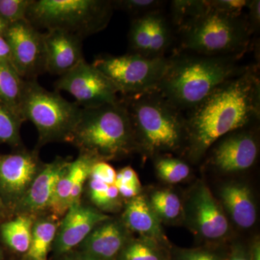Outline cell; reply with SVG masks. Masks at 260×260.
Masks as SVG:
<instances>
[{"mask_svg":"<svg viewBox=\"0 0 260 260\" xmlns=\"http://www.w3.org/2000/svg\"><path fill=\"white\" fill-rule=\"evenodd\" d=\"M191 158H199L223 136L259 120L260 79L257 65L228 80L187 112Z\"/></svg>","mask_w":260,"mask_h":260,"instance_id":"obj_1","label":"cell"},{"mask_svg":"<svg viewBox=\"0 0 260 260\" xmlns=\"http://www.w3.org/2000/svg\"><path fill=\"white\" fill-rule=\"evenodd\" d=\"M240 57L175 54L156 90L168 102L184 113L203 102L222 84L243 73L248 66Z\"/></svg>","mask_w":260,"mask_h":260,"instance_id":"obj_2","label":"cell"},{"mask_svg":"<svg viewBox=\"0 0 260 260\" xmlns=\"http://www.w3.org/2000/svg\"><path fill=\"white\" fill-rule=\"evenodd\" d=\"M68 143L99 161L129 155L138 148L129 113L121 98L113 104L82 109Z\"/></svg>","mask_w":260,"mask_h":260,"instance_id":"obj_3","label":"cell"},{"mask_svg":"<svg viewBox=\"0 0 260 260\" xmlns=\"http://www.w3.org/2000/svg\"><path fill=\"white\" fill-rule=\"evenodd\" d=\"M121 99L129 113L138 148L154 155L177 150L187 139L184 113L156 90Z\"/></svg>","mask_w":260,"mask_h":260,"instance_id":"obj_4","label":"cell"},{"mask_svg":"<svg viewBox=\"0 0 260 260\" xmlns=\"http://www.w3.org/2000/svg\"><path fill=\"white\" fill-rule=\"evenodd\" d=\"M181 34V50L205 56L242 57L251 42L246 16L210 8L186 25Z\"/></svg>","mask_w":260,"mask_h":260,"instance_id":"obj_5","label":"cell"},{"mask_svg":"<svg viewBox=\"0 0 260 260\" xmlns=\"http://www.w3.org/2000/svg\"><path fill=\"white\" fill-rule=\"evenodd\" d=\"M114 10L110 0H32L26 20L39 30H64L84 39L107 28Z\"/></svg>","mask_w":260,"mask_h":260,"instance_id":"obj_6","label":"cell"},{"mask_svg":"<svg viewBox=\"0 0 260 260\" xmlns=\"http://www.w3.org/2000/svg\"><path fill=\"white\" fill-rule=\"evenodd\" d=\"M82 108L58 91H49L37 80H25L21 112L24 121H31L39 133L38 148L49 143H68L79 120Z\"/></svg>","mask_w":260,"mask_h":260,"instance_id":"obj_7","label":"cell"},{"mask_svg":"<svg viewBox=\"0 0 260 260\" xmlns=\"http://www.w3.org/2000/svg\"><path fill=\"white\" fill-rule=\"evenodd\" d=\"M169 57L149 58L129 53L102 54L92 64L115 85L121 97L156 90L169 66Z\"/></svg>","mask_w":260,"mask_h":260,"instance_id":"obj_8","label":"cell"},{"mask_svg":"<svg viewBox=\"0 0 260 260\" xmlns=\"http://www.w3.org/2000/svg\"><path fill=\"white\" fill-rule=\"evenodd\" d=\"M56 91L63 90L75 98L82 109L119 102L115 85L92 64L83 60L54 83Z\"/></svg>","mask_w":260,"mask_h":260,"instance_id":"obj_9","label":"cell"},{"mask_svg":"<svg viewBox=\"0 0 260 260\" xmlns=\"http://www.w3.org/2000/svg\"><path fill=\"white\" fill-rule=\"evenodd\" d=\"M44 165L37 150L0 154V199L5 209L15 212Z\"/></svg>","mask_w":260,"mask_h":260,"instance_id":"obj_10","label":"cell"},{"mask_svg":"<svg viewBox=\"0 0 260 260\" xmlns=\"http://www.w3.org/2000/svg\"><path fill=\"white\" fill-rule=\"evenodd\" d=\"M3 37L10 46V63L23 80L47 73L44 32L25 20L10 24Z\"/></svg>","mask_w":260,"mask_h":260,"instance_id":"obj_11","label":"cell"},{"mask_svg":"<svg viewBox=\"0 0 260 260\" xmlns=\"http://www.w3.org/2000/svg\"><path fill=\"white\" fill-rule=\"evenodd\" d=\"M128 40L130 53L149 58L165 57L174 40V28L161 10L133 18Z\"/></svg>","mask_w":260,"mask_h":260,"instance_id":"obj_12","label":"cell"},{"mask_svg":"<svg viewBox=\"0 0 260 260\" xmlns=\"http://www.w3.org/2000/svg\"><path fill=\"white\" fill-rule=\"evenodd\" d=\"M110 217L97 208L80 202L72 205L59 222L52 249L57 256H64L81 244L99 224Z\"/></svg>","mask_w":260,"mask_h":260,"instance_id":"obj_13","label":"cell"},{"mask_svg":"<svg viewBox=\"0 0 260 260\" xmlns=\"http://www.w3.org/2000/svg\"><path fill=\"white\" fill-rule=\"evenodd\" d=\"M246 126L219 139L212 155V162L224 172L246 170L254 165L259 154L257 140Z\"/></svg>","mask_w":260,"mask_h":260,"instance_id":"obj_14","label":"cell"},{"mask_svg":"<svg viewBox=\"0 0 260 260\" xmlns=\"http://www.w3.org/2000/svg\"><path fill=\"white\" fill-rule=\"evenodd\" d=\"M99 161L93 155L85 153H80L78 158L71 160L56 186L49 214L60 220L72 205L81 202L84 186L94 164Z\"/></svg>","mask_w":260,"mask_h":260,"instance_id":"obj_15","label":"cell"},{"mask_svg":"<svg viewBox=\"0 0 260 260\" xmlns=\"http://www.w3.org/2000/svg\"><path fill=\"white\" fill-rule=\"evenodd\" d=\"M70 162V159L56 157L53 161L44 164L15 209L17 215L26 214L38 218L47 213L58 182L66 172Z\"/></svg>","mask_w":260,"mask_h":260,"instance_id":"obj_16","label":"cell"},{"mask_svg":"<svg viewBox=\"0 0 260 260\" xmlns=\"http://www.w3.org/2000/svg\"><path fill=\"white\" fill-rule=\"evenodd\" d=\"M83 41L78 36L64 30L44 32L47 73L60 77L85 60Z\"/></svg>","mask_w":260,"mask_h":260,"instance_id":"obj_17","label":"cell"},{"mask_svg":"<svg viewBox=\"0 0 260 260\" xmlns=\"http://www.w3.org/2000/svg\"><path fill=\"white\" fill-rule=\"evenodd\" d=\"M129 242L124 225L105 220L97 225L79 246V253L96 260H116Z\"/></svg>","mask_w":260,"mask_h":260,"instance_id":"obj_18","label":"cell"},{"mask_svg":"<svg viewBox=\"0 0 260 260\" xmlns=\"http://www.w3.org/2000/svg\"><path fill=\"white\" fill-rule=\"evenodd\" d=\"M195 225L203 237L210 240L221 239L229 230V223L208 187L200 186L193 199Z\"/></svg>","mask_w":260,"mask_h":260,"instance_id":"obj_19","label":"cell"},{"mask_svg":"<svg viewBox=\"0 0 260 260\" xmlns=\"http://www.w3.org/2000/svg\"><path fill=\"white\" fill-rule=\"evenodd\" d=\"M124 225L143 238L161 242V228L158 216L144 196L138 195L130 199L123 214Z\"/></svg>","mask_w":260,"mask_h":260,"instance_id":"obj_20","label":"cell"},{"mask_svg":"<svg viewBox=\"0 0 260 260\" xmlns=\"http://www.w3.org/2000/svg\"><path fill=\"white\" fill-rule=\"evenodd\" d=\"M224 205L239 226L249 229L255 223L256 211L249 189L240 184L224 186L221 191Z\"/></svg>","mask_w":260,"mask_h":260,"instance_id":"obj_21","label":"cell"},{"mask_svg":"<svg viewBox=\"0 0 260 260\" xmlns=\"http://www.w3.org/2000/svg\"><path fill=\"white\" fill-rule=\"evenodd\" d=\"M60 220L50 214L38 217L32 227L30 247L24 254V259L48 260Z\"/></svg>","mask_w":260,"mask_h":260,"instance_id":"obj_22","label":"cell"},{"mask_svg":"<svg viewBox=\"0 0 260 260\" xmlns=\"http://www.w3.org/2000/svg\"><path fill=\"white\" fill-rule=\"evenodd\" d=\"M37 217L18 214L16 218L5 222L0 227L3 240L13 250L25 254L31 242L32 227Z\"/></svg>","mask_w":260,"mask_h":260,"instance_id":"obj_23","label":"cell"},{"mask_svg":"<svg viewBox=\"0 0 260 260\" xmlns=\"http://www.w3.org/2000/svg\"><path fill=\"white\" fill-rule=\"evenodd\" d=\"M25 81L10 61H0V102L21 118L20 108Z\"/></svg>","mask_w":260,"mask_h":260,"instance_id":"obj_24","label":"cell"},{"mask_svg":"<svg viewBox=\"0 0 260 260\" xmlns=\"http://www.w3.org/2000/svg\"><path fill=\"white\" fill-rule=\"evenodd\" d=\"M116 260H172L171 252L151 239L129 241Z\"/></svg>","mask_w":260,"mask_h":260,"instance_id":"obj_25","label":"cell"},{"mask_svg":"<svg viewBox=\"0 0 260 260\" xmlns=\"http://www.w3.org/2000/svg\"><path fill=\"white\" fill-rule=\"evenodd\" d=\"M92 203L102 210H112L119 205V194L115 184H109L90 174L86 181Z\"/></svg>","mask_w":260,"mask_h":260,"instance_id":"obj_26","label":"cell"},{"mask_svg":"<svg viewBox=\"0 0 260 260\" xmlns=\"http://www.w3.org/2000/svg\"><path fill=\"white\" fill-rule=\"evenodd\" d=\"M170 5L171 23L178 32L208 8V0H174Z\"/></svg>","mask_w":260,"mask_h":260,"instance_id":"obj_27","label":"cell"},{"mask_svg":"<svg viewBox=\"0 0 260 260\" xmlns=\"http://www.w3.org/2000/svg\"><path fill=\"white\" fill-rule=\"evenodd\" d=\"M23 121L18 114L0 102V144L21 148L20 130Z\"/></svg>","mask_w":260,"mask_h":260,"instance_id":"obj_28","label":"cell"},{"mask_svg":"<svg viewBox=\"0 0 260 260\" xmlns=\"http://www.w3.org/2000/svg\"><path fill=\"white\" fill-rule=\"evenodd\" d=\"M150 205L157 216L164 220L176 219L180 215L181 204L177 194L169 191H157L150 200Z\"/></svg>","mask_w":260,"mask_h":260,"instance_id":"obj_29","label":"cell"},{"mask_svg":"<svg viewBox=\"0 0 260 260\" xmlns=\"http://www.w3.org/2000/svg\"><path fill=\"white\" fill-rule=\"evenodd\" d=\"M159 177L171 184H177L188 177L190 173L189 166L179 159L160 157L155 162Z\"/></svg>","mask_w":260,"mask_h":260,"instance_id":"obj_30","label":"cell"},{"mask_svg":"<svg viewBox=\"0 0 260 260\" xmlns=\"http://www.w3.org/2000/svg\"><path fill=\"white\" fill-rule=\"evenodd\" d=\"M164 4V1H158V0H114L112 1L114 9L122 10L128 14L133 15V18H136L155 10H161Z\"/></svg>","mask_w":260,"mask_h":260,"instance_id":"obj_31","label":"cell"},{"mask_svg":"<svg viewBox=\"0 0 260 260\" xmlns=\"http://www.w3.org/2000/svg\"><path fill=\"white\" fill-rule=\"evenodd\" d=\"M32 0H0V16L9 25L26 20Z\"/></svg>","mask_w":260,"mask_h":260,"instance_id":"obj_32","label":"cell"},{"mask_svg":"<svg viewBox=\"0 0 260 260\" xmlns=\"http://www.w3.org/2000/svg\"><path fill=\"white\" fill-rule=\"evenodd\" d=\"M210 8L233 15H242L249 0H208Z\"/></svg>","mask_w":260,"mask_h":260,"instance_id":"obj_33","label":"cell"},{"mask_svg":"<svg viewBox=\"0 0 260 260\" xmlns=\"http://www.w3.org/2000/svg\"><path fill=\"white\" fill-rule=\"evenodd\" d=\"M172 260H220L216 254L204 249H181L171 254Z\"/></svg>","mask_w":260,"mask_h":260,"instance_id":"obj_34","label":"cell"},{"mask_svg":"<svg viewBox=\"0 0 260 260\" xmlns=\"http://www.w3.org/2000/svg\"><path fill=\"white\" fill-rule=\"evenodd\" d=\"M246 21L251 34L259 30L260 25V2L259 0H249L248 5Z\"/></svg>","mask_w":260,"mask_h":260,"instance_id":"obj_35","label":"cell"},{"mask_svg":"<svg viewBox=\"0 0 260 260\" xmlns=\"http://www.w3.org/2000/svg\"><path fill=\"white\" fill-rule=\"evenodd\" d=\"M116 183L140 185L138 174L134 169L130 167L123 168L119 172L116 173Z\"/></svg>","mask_w":260,"mask_h":260,"instance_id":"obj_36","label":"cell"},{"mask_svg":"<svg viewBox=\"0 0 260 260\" xmlns=\"http://www.w3.org/2000/svg\"><path fill=\"white\" fill-rule=\"evenodd\" d=\"M120 196L128 199H132L139 195L141 185H135L132 184H118L115 183Z\"/></svg>","mask_w":260,"mask_h":260,"instance_id":"obj_37","label":"cell"},{"mask_svg":"<svg viewBox=\"0 0 260 260\" xmlns=\"http://www.w3.org/2000/svg\"><path fill=\"white\" fill-rule=\"evenodd\" d=\"M0 61L10 62V46L3 36H0Z\"/></svg>","mask_w":260,"mask_h":260,"instance_id":"obj_38","label":"cell"},{"mask_svg":"<svg viewBox=\"0 0 260 260\" xmlns=\"http://www.w3.org/2000/svg\"><path fill=\"white\" fill-rule=\"evenodd\" d=\"M220 260H251L250 254L243 250H234L231 255Z\"/></svg>","mask_w":260,"mask_h":260,"instance_id":"obj_39","label":"cell"},{"mask_svg":"<svg viewBox=\"0 0 260 260\" xmlns=\"http://www.w3.org/2000/svg\"><path fill=\"white\" fill-rule=\"evenodd\" d=\"M250 255L251 260H260V246L259 242H256L254 244Z\"/></svg>","mask_w":260,"mask_h":260,"instance_id":"obj_40","label":"cell"},{"mask_svg":"<svg viewBox=\"0 0 260 260\" xmlns=\"http://www.w3.org/2000/svg\"><path fill=\"white\" fill-rule=\"evenodd\" d=\"M9 26V24L7 23L6 21L0 16V36L4 35L5 31Z\"/></svg>","mask_w":260,"mask_h":260,"instance_id":"obj_41","label":"cell"},{"mask_svg":"<svg viewBox=\"0 0 260 260\" xmlns=\"http://www.w3.org/2000/svg\"><path fill=\"white\" fill-rule=\"evenodd\" d=\"M68 260H96L94 259L93 258L89 257V256H87L84 255V254H80V253H78V255H75L74 256H70L68 258Z\"/></svg>","mask_w":260,"mask_h":260,"instance_id":"obj_42","label":"cell"},{"mask_svg":"<svg viewBox=\"0 0 260 260\" xmlns=\"http://www.w3.org/2000/svg\"><path fill=\"white\" fill-rule=\"evenodd\" d=\"M5 210H6V209H5L4 205H3V202H2L1 199H0V215H1Z\"/></svg>","mask_w":260,"mask_h":260,"instance_id":"obj_43","label":"cell"}]
</instances>
